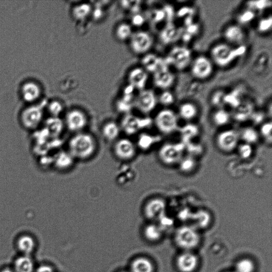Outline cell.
<instances>
[{
    "label": "cell",
    "instance_id": "6da1fadb",
    "mask_svg": "<svg viewBox=\"0 0 272 272\" xmlns=\"http://www.w3.org/2000/svg\"><path fill=\"white\" fill-rule=\"evenodd\" d=\"M67 147V150L76 161H88L96 154L98 143L92 134L84 131L74 134L69 139Z\"/></svg>",
    "mask_w": 272,
    "mask_h": 272
},
{
    "label": "cell",
    "instance_id": "7a4b0ae2",
    "mask_svg": "<svg viewBox=\"0 0 272 272\" xmlns=\"http://www.w3.org/2000/svg\"><path fill=\"white\" fill-rule=\"evenodd\" d=\"M136 142L128 137H120L113 142V154L116 158L123 162L133 160L138 152Z\"/></svg>",
    "mask_w": 272,
    "mask_h": 272
},
{
    "label": "cell",
    "instance_id": "3957f363",
    "mask_svg": "<svg viewBox=\"0 0 272 272\" xmlns=\"http://www.w3.org/2000/svg\"><path fill=\"white\" fill-rule=\"evenodd\" d=\"M246 51L245 46L234 49L225 45H219L213 49L212 55L217 64L224 67L231 64L238 57L244 54Z\"/></svg>",
    "mask_w": 272,
    "mask_h": 272
},
{
    "label": "cell",
    "instance_id": "277c9868",
    "mask_svg": "<svg viewBox=\"0 0 272 272\" xmlns=\"http://www.w3.org/2000/svg\"><path fill=\"white\" fill-rule=\"evenodd\" d=\"M185 148L183 142L176 144L166 143L159 150V158L162 163L167 165L179 163L182 158Z\"/></svg>",
    "mask_w": 272,
    "mask_h": 272
},
{
    "label": "cell",
    "instance_id": "5b68a950",
    "mask_svg": "<svg viewBox=\"0 0 272 272\" xmlns=\"http://www.w3.org/2000/svg\"><path fill=\"white\" fill-rule=\"evenodd\" d=\"M153 123L150 118H141L131 114H127L123 117L120 124L122 133L128 136L136 135Z\"/></svg>",
    "mask_w": 272,
    "mask_h": 272
},
{
    "label": "cell",
    "instance_id": "8992f818",
    "mask_svg": "<svg viewBox=\"0 0 272 272\" xmlns=\"http://www.w3.org/2000/svg\"><path fill=\"white\" fill-rule=\"evenodd\" d=\"M175 241L181 248L189 250L199 245L200 236L196 229L190 226H183L176 233Z\"/></svg>",
    "mask_w": 272,
    "mask_h": 272
},
{
    "label": "cell",
    "instance_id": "52a82bcc",
    "mask_svg": "<svg viewBox=\"0 0 272 272\" xmlns=\"http://www.w3.org/2000/svg\"><path fill=\"white\" fill-rule=\"evenodd\" d=\"M155 125L160 132L165 135L173 133L178 130V121L176 114L170 110H163L157 114Z\"/></svg>",
    "mask_w": 272,
    "mask_h": 272
},
{
    "label": "cell",
    "instance_id": "ba28073f",
    "mask_svg": "<svg viewBox=\"0 0 272 272\" xmlns=\"http://www.w3.org/2000/svg\"><path fill=\"white\" fill-rule=\"evenodd\" d=\"M166 205L165 200L155 197L149 199L142 208L144 217L150 221H159L165 216Z\"/></svg>",
    "mask_w": 272,
    "mask_h": 272
},
{
    "label": "cell",
    "instance_id": "9c48e42d",
    "mask_svg": "<svg viewBox=\"0 0 272 272\" xmlns=\"http://www.w3.org/2000/svg\"><path fill=\"white\" fill-rule=\"evenodd\" d=\"M88 122V118L83 112L73 110L67 113L65 124L68 131L75 134L84 132Z\"/></svg>",
    "mask_w": 272,
    "mask_h": 272
},
{
    "label": "cell",
    "instance_id": "30bf717a",
    "mask_svg": "<svg viewBox=\"0 0 272 272\" xmlns=\"http://www.w3.org/2000/svg\"><path fill=\"white\" fill-rule=\"evenodd\" d=\"M191 53L189 49L176 47L172 49L165 60L166 64L172 65L179 70H182L189 65Z\"/></svg>",
    "mask_w": 272,
    "mask_h": 272
},
{
    "label": "cell",
    "instance_id": "8fae6325",
    "mask_svg": "<svg viewBox=\"0 0 272 272\" xmlns=\"http://www.w3.org/2000/svg\"><path fill=\"white\" fill-rule=\"evenodd\" d=\"M239 138V134L235 130L222 132L217 137V145L223 152H232L238 147Z\"/></svg>",
    "mask_w": 272,
    "mask_h": 272
},
{
    "label": "cell",
    "instance_id": "7c38bea8",
    "mask_svg": "<svg viewBox=\"0 0 272 272\" xmlns=\"http://www.w3.org/2000/svg\"><path fill=\"white\" fill-rule=\"evenodd\" d=\"M131 48L136 54H142L149 51L153 45L151 36L146 32L140 31L132 35Z\"/></svg>",
    "mask_w": 272,
    "mask_h": 272
},
{
    "label": "cell",
    "instance_id": "4fadbf2b",
    "mask_svg": "<svg viewBox=\"0 0 272 272\" xmlns=\"http://www.w3.org/2000/svg\"><path fill=\"white\" fill-rule=\"evenodd\" d=\"M157 99L151 90H142L134 100V106L141 113L148 114L156 107Z\"/></svg>",
    "mask_w": 272,
    "mask_h": 272
},
{
    "label": "cell",
    "instance_id": "5bb4252c",
    "mask_svg": "<svg viewBox=\"0 0 272 272\" xmlns=\"http://www.w3.org/2000/svg\"><path fill=\"white\" fill-rule=\"evenodd\" d=\"M198 264L197 256L191 252H184L177 257L176 264L181 272H193Z\"/></svg>",
    "mask_w": 272,
    "mask_h": 272
},
{
    "label": "cell",
    "instance_id": "9a60e30c",
    "mask_svg": "<svg viewBox=\"0 0 272 272\" xmlns=\"http://www.w3.org/2000/svg\"><path fill=\"white\" fill-rule=\"evenodd\" d=\"M154 83L156 87L166 89L171 87L174 81V76L169 71L165 64L154 73Z\"/></svg>",
    "mask_w": 272,
    "mask_h": 272
},
{
    "label": "cell",
    "instance_id": "2e32d148",
    "mask_svg": "<svg viewBox=\"0 0 272 272\" xmlns=\"http://www.w3.org/2000/svg\"><path fill=\"white\" fill-rule=\"evenodd\" d=\"M212 65L205 56H199L195 59L192 66V74L198 79H205L212 73Z\"/></svg>",
    "mask_w": 272,
    "mask_h": 272
},
{
    "label": "cell",
    "instance_id": "e0dca14e",
    "mask_svg": "<svg viewBox=\"0 0 272 272\" xmlns=\"http://www.w3.org/2000/svg\"><path fill=\"white\" fill-rule=\"evenodd\" d=\"M128 269L130 272H154L155 266L149 257L140 255L134 258Z\"/></svg>",
    "mask_w": 272,
    "mask_h": 272
},
{
    "label": "cell",
    "instance_id": "ac0fdd59",
    "mask_svg": "<svg viewBox=\"0 0 272 272\" xmlns=\"http://www.w3.org/2000/svg\"><path fill=\"white\" fill-rule=\"evenodd\" d=\"M148 80V74L140 68H136L131 71L128 75V81L134 89L144 90Z\"/></svg>",
    "mask_w": 272,
    "mask_h": 272
},
{
    "label": "cell",
    "instance_id": "d6986e66",
    "mask_svg": "<svg viewBox=\"0 0 272 272\" xmlns=\"http://www.w3.org/2000/svg\"><path fill=\"white\" fill-rule=\"evenodd\" d=\"M121 133L120 124L112 121L106 123L101 130L102 137L109 142L116 141L120 138Z\"/></svg>",
    "mask_w": 272,
    "mask_h": 272
},
{
    "label": "cell",
    "instance_id": "ffe728a7",
    "mask_svg": "<svg viewBox=\"0 0 272 272\" xmlns=\"http://www.w3.org/2000/svg\"><path fill=\"white\" fill-rule=\"evenodd\" d=\"M76 160L67 151H63L56 157L55 166L59 171L65 172L70 170L75 164Z\"/></svg>",
    "mask_w": 272,
    "mask_h": 272
},
{
    "label": "cell",
    "instance_id": "44dd1931",
    "mask_svg": "<svg viewBox=\"0 0 272 272\" xmlns=\"http://www.w3.org/2000/svg\"><path fill=\"white\" fill-rule=\"evenodd\" d=\"M141 64L149 72L154 73L166 63L165 60L159 58V56L154 54L150 53L143 57Z\"/></svg>",
    "mask_w": 272,
    "mask_h": 272
},
{
    "label": "cell",
    "instance_id": "7402d4cb",
    "mask_svg": "<svg viewBox=\"0 0 272 272\" xmlns=\"http://www.w3.org/2000/svg\"><path fill=\"white\" fill-rule=\"evenodd\" d=\"M142 236L148 242H156L161 238L162 229L159 225L151 223L143 228Z\"/></svg>",
    "mask_w": 272,
    "mask_h": 272
},
{
    "label": "cell",
    "instance_id": "603a6c76",
    "mask_svg": "<svg viewBox=\"0 0 272 272\" xmlns=\"http://www.w3.org/2000/svg\"><path fill=\"white\" fill-rule=\"evenodd\" d=\"M15 272H35V265L30 256L22 255L17 258L14 263Z\"/></svg>",
    "mask_w": 272,
    "mask_h": 272
},
{
    "label": "cell",
    "instance_id": "cb8c5ba5",
    "mask_svg": "<svg viewBox=\"0 0 272 272\" xmlns=\"http://www.w3.org/2000/svg\"><path fill=\"white\" fill-rule=\"evenodd\" d=\"M17 246L23 255L30 256L35 249L36 242L32 237L24 235L17 240Z\"/></svg>",
    "mask_w": 272,
    "mask_h": 272
},
{
    "label": "cell",
    "instance_id": "d4e9b609",
    "mask_svg": "<svg viewBox=\"0 0 272 272\" xmlns=\"http://www.w3.org/2000/svg\"><path fill=\"white\" fill-rule=\"evenodd\" d=\"M180 34V31L170 23L162 30L160 34V39L163 44L168 45L177 40Z\"/></svg>",
    "mask_w": 272,
    "mask_h": 272
},
{
    "label": "cell",
    "instance_id": "484cf974",
    "mask_svg": "<svg viewBox=\"0 0 272 272\" xmlns=\"http://www.w3.org/2000/svg\"><path fill=\"white\" fill-rule=\"evenodd\" d=\"M134 107L133 93L124 92L122 98L117 103V109L120 113H124L125 115L130 114V111Z\"/></svg>",
    "mask_w": 272,
    "mask_h": 272
},
{
    "label": "cell",
    "instance_id": "4316f807",
    "mask_svg": "<svg viewBox=\"0 0 272 272\" xmlns=\"http://www.w3.org/2000/svg\"><path fill=\"white\" fill-rule=\"evenodd\" d=\"M191 219L194 222L196 226L200 228L207 227L211 221L210 214L205 211H198L192 214Z\"/></svg>",
    "mask_w": 272,
    "mask_h": 272
},
{
    "label": "cell",
    "instance_id": "83f0119b",
    "mask_svg": "<svg viewBox=\"0 0 272 272\" xmlns=\"http://www.w3.org/2000/svg\"><path fill=\"white\" fill-rule=\"evenodd\" d=\"M226 39L233 43H240L243 38V33L241 28L234 25L228 27L225 32Z\"/></svg>",
    "mask_w": 272,
    "mask_h": 272
},
{
    "label": "cell",
    "instance_id": "f1b7e54d",
    "mask_svg": "<svg viewBox=\"0 0 272 272\" xmlns=\"http://www.w3.org/2000/svg\"><path fill=\"white\" fill-rule=\"evenodd\" d=\"M160 140L158 137L144 134L139 137L138 142L136 144L138 149L140 148L142 150H148Z\"/></svg>",
    "mask_w": 272,
    "mask_h": 272
},
{
    "label": "cell",
    "instance_id": "f546056e",
    "mask_svg": "<svg viewBox=\"0 0 272 272\" xmlns=\"http://www.w3.org/2000/svg\"><path fill=\"white\" fill-rule=\"evenodd\" d=\"M239 136L245 141L246 144L252 145L259 140V134L251 127H247L241 131Z\"/></svg>",
    "mask_w": 272,
    "mask_h": 272
},
{
    "label": "cell",
    "instance_id": "4dcf8cb0",
    "mask_svg": "<svg viewBox=\"0 0 272 272\" xmlns=\"http://www.w3.org/2000/svg\"><path fill=\"white\" fill-rule=\"evenodd\" d=\"M92 11L91 6L82 4L76 6L73 10V16L75 19L81 20L88 17Z\"/></svg>",
    "mask_w": 272,
    "mask_h": 272
},
{
    "label": "cell",
    "instance_id": "1f68e13d",
    "mask_svg": "<svg viewBox=\"0 0 272 272\" xmlns=\"http://www.w3.org/2000/svg\"><path fill=\"white\" fill-rule=\"evenodd\" d=\"M197 112V110L196 107L190 103L181 105L179 109L180 117L185 120L194 119L196 116Z\"/></svg>",
    "mask_w": 272,
    "mask_h": 272
},
{
    "label": "cell",
    "instance_id": "d6a6232c",
    "mask_svg": "<svg viewBox=\"0 0 272 272\" xmlns=\"http://www.w3.org/2000/svg\"><path fill=\"white\" fill-rule=\"evenodd\" d=\"M237 109L235 117L238 120L243 121L251 115L253 106L249 103H240Z\"/></svg>",
    "mask_w": 272,
    "mask_h": 272
},
{
    "label": "cell",
    "instance_id": "836d02e7",
    "mask_svg": "<svg viewBox=\"0 0 272 272\" xmlns=\"http://www.w3.org/2000/svg\"><path fill=\"white\" fill-rule=\"evenodd\" d=\"M180 132L182 134L183 142H189L191 139L197 135L198 129L195 125L187 124L181 129Z\"/></svg>",
    "mask_w": 272,
    "mask_h": 272
},
{
    "label": "cell",
    "instance_id": "e575fe53",
    "mask_svg": "<svg viewBox=\"0 0 272 272\" xmlns=\"http://www.w3.org/2000/svg\"><path fill=\"white\" fill-rule=\"evenodd\" d=\"M132 30L130 25L121 24L117 28L116 36L121 41H124L132 36Z\"/></svg>",
    "mask_w": 272,
    "mask_h": 272
},
{
    "label": "cell",
    "instance_id": "d590c367",
    "mask_svg": "<svg viewBox=\"0 0 272 272\" xmlns=\"http://www.w3.org/2000/svg\"><path fill=\"white\" fill-rule=\"evenodd\" d=\"M196 161L192 157H185L179 162V168L183 173H190L195 168Z\"/></svg>",
    "mask_w": 272,
    "mask_h": 272
},
{
    "label": "cell",
    "instance_id": "8d00e7d4",
    "mask_svg": "<svg viewBox=\"0 0 272 272\" xmlns=\"http://www.w3.org/2000/svg\"><path fill=\"white\" fill-rule=\"evenodd\" d=\"M230 120L228 113L223 110H220L214 114L213 121L217 126H223L226 124Z\"/></svg>",
    "mask_w": 272,
    "mask_h": 272
},
{
    "label": "cell",
    "instance_id": "74e56055",
    "mask_svg": "<svg viewBox=\"0 0 272 272\" xmlns=\"http://www.w3.org/2000/svg\"><path fill=\"white\" fill-rule=\"evenodd\" d=\"M254 269V263L247 259L240 260L236 265V272H253Z\"/></svg>",
    "mask_w": 272,
    "mask_h": 272
},
{
    "label": "cell",
    "instance_id": "f35d334b",
    "mask_svg": "<svg viewBox=\"0 0 272 272\" xmlns=\"http://www.w3.org/2000/svg\"><path fill=\"white\" fill-rule=\"evenodd\" d=\"M25 97L28 99L36 98L39 94V90L36 85L28 84L24 87Z\"/></svg>",
    "mask_w": 272,
    "mask_h": 272
},
{
    "label": "cell",
    "instance_id": "ab89813d",
    "mask_svg": "<svg viewBox=\"0 0 272 272\" xmlns=\"http://www.w3.org/2000/svg\"><path fill=\"white\" fill-rule=\"evenodd\" d=\"M224 103L231 105L232 107L237 108L241 102L238 97V93L237 91L225 95L224 98Z\"/></svg>",
    "mask_w": 272,
    "mask_h": 272
},
{
    "label": "cell",
    "instance_id": "60d3db41",
    "mask_svg": "<svg viewBox=\"0 0 272 272\" xmlns=\"http://www.w3.org/2000/svg\"><path fill=\"white\" fill-rule=\"evenodd\" d=\"M239 154L243 159H247L251 157L253 153V148L251 145L246 144H241L238 147Z\"/></svg>",
    "mask_w": 272,
    "mask_h": 272
},
{
    "label": "cell",
    "instance_id": "b9f144b4",
    "mask_svg": "<svg viewBox=\"0 0 272 272\" xmlns=\"http://www.w3.org/2000/svg\"><path fill=\"white\" fill-rule=\"evenodd\" d=\"M272 124L271 122L265 123L261 128V135L269 143L271 142Z\"/></svg>",
    "mask_w": 272,
    "mask_h": 272
},
{
    "label": "cell",
    "instance_id": "7bdbcfd3",
    "mask_svg": "<svg viewBox=\"0 0 272 272\" xmlns=\"http://www.w3.org/2000/svg\"><path fill=\"white\" fill-rule=\"evenodd\" d=\"M272 25V18L269 16L260 20L258 26V29L261 32H265L270 29Z\"/></svg>",
    "mask_w": 272,
    "mask_h": 272
},
{
    "label": "cell",
    "instance_id": "ee69618b",
    "mask_svg": "<svg viewBox=\"0 0 272 272\" xmlns=\"http://www.w3.org/2000/svg\"><path fill=\"white\" fill-rule=\"evenodd\" d=\"M49 109L53 115L56 117L62 112L64 108L59 102L53 101L49 105Z\"/></svg>",
    "mask_w": 272,
    "mask_h": 272
},
{
    "label": "cell",
    "instance_id": "f6af8a7d",
    "mask_svg": "<svg viewBox=\"0 0 272 272\" xmlns=\"http://www.w3.org/2000/svg\"><path fill=\"white\" fill-rule=\"evenodd\" d=\"M161 103L165 106H169L173 104L174 102V97L171 93L165 91L163 92L160 97Z\"/></svg>",
    "mask_w": 272,
    "mask_h": 272
},
{
    "label": "cell",
    "instance_id": "bcb514c9",
    "mask_svg": "<svg viewBox=\"0 0 272 272\" xmlns=\"http://www.w3.org/2000/svg\"><path fill=\"white\" fill-rule=\"evenodd\" d=\"M151 18L155 23L161 22L166 18L165 12L162 9L155 10L152 12Z\"/></svg>",
    "mask_w": 272,
    "mask_h": 272
},
{
    "label": "cell",
    "instance_id": "7dc6e473",
    "mask_svg": "<svg viewBox=\"0 0 272 272\" xmlns=\"http://www.w3.org/2000/svg\"><path fill=\"white\" fill-rule=\"evenodd\" d=\"M254 17L255 13L250 10H247L241 14L239 20L242 24H245L251 22Z\"/></svg>",
    "mask_w": 272,
    "mask_h": 272
},
{
    "label": "cell",
    "instance_id": "c3c4849f",
    "mask_svg": "<svg viewBox=\"0 0 272 272\" xmlns=\"http://www.w3.org/2000/svg\"><path fill=\"white\" fill-rule=\"evenodd\" d=\"M225 95L221 92H217L216 94H215L213 97L212 102L213 103L214 105L216 106H221L222 104L224 103V98Z\"/></svg>",
    "mask_w": 272,
    "mask_h": 272
},
{
    "label": "cell",
    "instance_id": "681fc988",
    "mask_svg": "<svg viewBox=\"0 0 272 272\" xmlns=\"http://www.w3.org/2000/svg\"><path fill=\"white\" fill-rule=\"evenodd\" d=\"M252 6L257 10H262L266 8L271 6V3L265 1V0H261V1H257L253 2Z\"/></svg>",
    "mask_w": 272,
    "mask_h": 272
},
{
    "label": "cell",
    "instance_id": "f907efd6",
    "mask_svg": "<svg viewBox=\"0 0 272 272\" xmlns=\"http://www.w3.org/2000/svg\"><path fill=\"white\" fill-rule=\"evenodd\" d=\"M132 22L135 26H141L144 24L145 19L140 15H135L132 18Z\"/></svg>",
    "mask_w": 272,
    "mask_h": 272
},
{
    "label": "cell",
    "instance_id": "816d5d0a",
    "mask_svg": "<svg viewBox=\"0 0 272 272\" xmlns=\"http://www.w3.org/2000/svg\"><path fill=\"white\" fill-rule=\"evenodd\" d=\"M187 33L191 36L196 34L198 31V26L196 24H191L187 26Z\"/></svg>",
    "mask_w": 272,
    "mask_h": 272
},
{
    "label": "cell",
    "instance_id": "f5cc1de1",
    "mask_svg": "<svg viewBox=\"0 0 272 272\" xmlns=\"http://www.w3.org/2000/svg\"><path fill=\"white\" fill-rule=\"evenodd\" d=\"M35 272H55V271L52 266L48 265H43L38 267Z\"/></svg>",
    "mask_w": 272,
    "mask_h": 272
},
{
    "label": "cell",
    "instance_id": "db71d44e",
    "mask_svg": "<svg viewBox=\"0 0 272 272\" xmlns=\"http://www.w3.org/2000/svg\"><path fill=\"white\" fill-rule=\"evenodd\" d=\"M193 10L189 7H184L179 10L178 12V16L181 17L188 15V14L192 13Z\"/></svg>",
    "mask_w": 272,
    "mask_h": 272
},
{
    "label": "cell",
    "instance_id": "11a10c76",
    "mask_svg": "<svg viewBox=\"0 0 272 272\" xmlns=\"http://www.w3.org/2000/svg\"><path fill=\"white\" fill-rule=\"evenodd\" d=\"M263 115L262 114H256L255 115L253 116V120L255 123H259L262 122L263 120Z\"/></svg>",
    "mask_w": 272,
    "mask_h": 272
},
{
    "label": "cell",
    "instance_id": "9f6ffc18",
    "mask_svg": "<svg viewBox=\"0 0 272 272\" xmlns=\"http://www.w3.org/2000/svg\"><path fill=\"white\" fill-rule=\"evenodd\" d=\"M102 11L100 9H96L94 11V17L96 19H98L102 16Z\"/></svg>",
    "mask_w": 272,
    "mask_h": 272
},
{
    "label": "cell",
    "instance_id": "6f0895ef",
    "mask_svg": "<svg viewBox=\"0 0 272 272\" xmlns=\"http://www.w3.org/2000/svg\"><path fill=\"white\" fill-rule=\"evenodd\" d=\"M183 39L184 40L186 41H189L191 37H192V36L187 33H185L184 35H183Z\"/></svg>",
    "mask_w": 272,
    "mask_h": 272
},
{
    "label": "cell",
    "instance_id": "680465c9",
    "mask_svg": "<svg viewBox=\"0 0 272 272\" xmlns=\"http://www.w3.org/2000/svg\"><path fill=\"white\" fill-rule=\"evenodd\" d=\"M0 272H15L14 271L13 269H12L10 268H6L3 269Z\"/></svg>",
    "mask_w": 272,
    "mask_h": 272
},
{
    "label": "cell",
    "instance_id": "91938a15",
    "mask_svg": "<svg viewBox=\"0 0 272 272\" xmlns=\"http://www.w3.org/2000/svg\"><path fill=\"white\" fill-rule=\"evenodd\" d=\"M117 272H130V270L128 269H121L120 270H118Z\"/></svg>",
    "mask_w": 272,
    "mask_h": 272
},
{
    "label": "cell",
    "instance_id": "94428289",
    "mask_svg": "<svg viewBox=\"0 0 272 272\" xmlns=\"http://www.w3.org/2000/svg\"><path fill=\"white\" fill-rule=\"evenodd\" d=\"M228 272H234V271H228ZM235 272H236V271H235Z\"/></svg>",
    "mask_w": 272,
    "mask_h": 272
}]
</instances>
